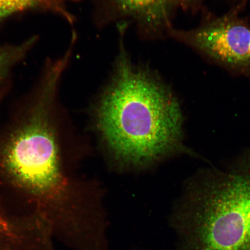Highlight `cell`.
Listing matches in <instances>:
<instances>
[{
    "instance_id": "obj_1",
    "label": "cell",
    "mask_w": 250,
    "mask_h": 250,
    "mask_svg": "<svg viewBox=\"0 0 250 250\" xmlns=\"http://www.w3.org/2000/svg\"><path fill=\"white\" fill-rule=\"evenodd\" d=\"M121 37L111 78L95 106L103 142L115 157L133 165L186 152L176 97L152 70L131 61Z\"/></svg>"
},
{
    "instance_id": "obj_2",
    "label": "cell",
    "mask_w": 250,
    "mask_h": 250,
    "mask_svg": "<svg viewBox=\"0 0 250 250\" xmlns=\"http://www.w3.org/2000/svg\"><path fill=\"white\" fill-rule=\"evenodd\" d=\"M185 250H250V148L189 181L174 218Z\"/></svg>"
},
{
    "instance_id": "obj_3",
    "label": "cell",
    "mask_w": 250,
    "mask_h": 250,
    "mask_svg": "<svg viewBox=\"0 0 250 250\" xmlns=\"http://www.w3.org/2000/svg\"><path fill=\"white\" fill-rule=\"evenodd\" d=\"M62 71L43 70L27 117L3 146L1 165L9 180L34 198L62 202L68 196L52 114Z\"/></svg>"
},
{
    "instance_id": "obj_4",
    "label": "cell",
    "mask_w": 250,
    "mask_h": 250,
    "mask_svg": "<svg viewBox=\"0 0 250 250\" xmlns=\"http://www.w3.org/2000/svg\"><path fill=\"white\" fill-rule=\"evenodd\" d=\"M237 4L219 17L209 18L190 30L174 28L168 35L199 55L250 82V26Z\"/></svg>"
},
{
    "instance_id": "obj_5",
    "label": "cell",
    "mask_w": 250,
    "mask_h": 250,
    "mask_svg": "<svg viewBox=\"0 0 250 250\" xmlns=\"http://www.w3.org/2000/svg\"><path fill=\"white\" fill-rule=\"evenodd\" d=\"M80 0H0V11L13 15L18 12L42 10L58 15L70 24L74 23L76 18L68 11L70 3L79 2Z\"/></svg>"
},
{
    "instance_id": "obj_6",
    "label": "cell",
    "mask_w": 250,
    "mask_h": 250,
    "mask_svg": "<svg viewBox=\"0 0 250 250\" xmlns=\"http://www.w3.org/2000/svg\"><path fill=\"white\" fill-rule=\"evenodd\" d=\"M37 39L32 37L20 44L0 46V82L8 77L11 68L27 54Z\"/></svg>"
},
{
    "instance_id": "obj_7",
    "label": "cell",
    "mask_w": 250,
    "mask_h": 250,
    "mask_svg": "<svg viewBox=\"0 0 250 250\" xmlns=\"http://www.w3.org/2000/svg\"><path fill=\"white\" fill-rule=\"evenodd\" d=\"M16 227L6 218L0 209V243L13 240L17 236Z\"/></svg>"
},
{
    "instance_id": "obj_8",
    "label": "cell",
    "mask_w": 250,
    "mask_h": 250,
    "mask_svg": "<svg viewBox=\"0 0 250 250\" xmlns=\"http://www.w3.org/2000/svg\"><path fill=\"white\" fill-rule=\"evenodd\" d=\"M179 6L184 9L193 10L199 7L202 4L203 0H177Z\"/></svg>"
},
{
    "instance_id": "obj_9",
    "label": "cell",
    "mask_w": 250,
    "mask_h": 250,
    "mask_svg": "<svg viewBox=\"0 0 250 250\" xmlns=\"http://www.w3.org/2000/svg\"><path fill=\"white\" fill-rule=\"evenodd\" d=\"M9 14L7 13V12H3L0 11V21L3 20V19L6 18L9 16H10Z\"/></svg>"
}]
</instances>
